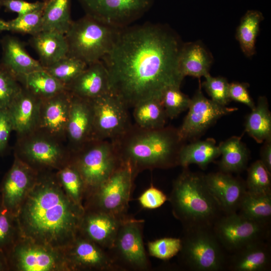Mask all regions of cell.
<instances>
[{
	"mask_svg": "<svg viewBox=\"0 0 271 271\" xmlns=\"http://www.w3.org/2000/svg\"><path fill=\"white\" fill-rule=\"evenodd\" d=\"M183 43L169 26L146 23L120 28L103 57L110 91L128 109L143 100H161L170 87H180L184 77L178 68Z\"/></svg>",
	"mask_w": 271,
	"mask_h": 271,
	"instance_id": "1",
	"label": "cell"
},
{
	"mask_svg": "<svg viewBox=\"0 0 271 271\" xmlns=\"http://www.w3.org/2000/svg\"><path fill=\"white\" fill-rule=\"evenodd\" d=\"M84 212L66 195L55 172H46L39 173L17 217L22 237L63 249L78 234Z\"/></svg>",
	"mask_w": 271,
	"mask_h": 271,
	"instance_id": "2",
	"label": "cell"
},
{
	"mask_svg": "<svg viewBox=\"0 0 271 271\" xmlns=\"http://www.w3.org/2000/svg\"><path fill=\"white\" fill-rule=\"evenodd\" d=\"M111 141L121 162L128 164L136 176L144 170L178 166L179 152L185 143L173 126L146 129L134 123Z\"/></svg>",
	"mask_w": 271,
	"mask_h": 271,
	"instance_id": "3",
	"label": "cell"
},
{
	"mask_svg": "<svg viewBox=\"0 0 271 271\" xmlns=\"http://www.w3.org/2000/svg\"><path fill=\"white\" fill-rule=\"evenodd\" d=\"M172 212L184 228L212 227L225 214L219 202L209 189L205 175L183 168L173 181L168 199Z\"/></svg>",
	"mask_w": 271,
	"mask_h": 271,
	"instance_id": "4",
	"label": "cell"
},
{
	"mask_svg": "<svg viewBox=\"0 0 271 271\" xmlns=\"http://www.w3.org/2000/svg\"><path fill=\"white\" fill-rule=\"evenodd\" d=\"M119 29L87 15L72 21L65 34L68 46L67 56L87 65L101 61L111 49Z\"/></svg>",
	"mask_w": 271,
	"mask_h": 271,
	"instance_id": "5",
	"label": "cell"
},
{
	"mask_svg": "<svg viewBox=\"0 0 271 271\" xmlns=\"http://www.w3.org/2000/svg\"><path fill=\"white\" fill-rule=\"evenodd\" d=\"M17 137L14 155L39 173L56 172L70 163L71 151L63 142L37 130Z\"/></svg>",
	"mask_w": 271,
	"mask_h": 271,
	"instance_id": "6",
	"label": "cell"
},
{
	"mask_svg": "<svg viewBox=\"0 0 271 271\" xmlns=\"http://www.w3.org/2000/svg\"><path fill=\"white\" fill-rule=\"evenodd\" d=\"M179 253L181 263L194 271H219L226 268L227 257L212 227L184 228Z\"/></svg>",
	"mask_w": 271,
	"mask_h": 271,
	"instance_id": "7",
	"label": "cell"
},
{
	"mask_svg": "<svg viewBox=\"0 0 271 271\" xmlns=\"http://www.w3.org/2000/svg\"><path fill=\"white\" fill-rule=\"evenodd\" d=\"M136 177L130 165L122 163L105 180L85 195L84 209L127 216Z\"/></svg>",
	"mask_w": 271,
	"mask_h": 271,
	"instance_id": "8",
	"label": "cell"
},
{
	"mask_svg": "<svg viewBox=\"0 0 271 271\" xmlns=\"http://www.w3.org/2000/svg\"><path fill=\"white\" fill-rule=\"evenodd\" d=\"M70 163L84 181L85 196L105 180L122 162L112 141L92 140L71 151Z\"/></svg>",
	"mask_w": 271,
	"mask_h": 271,
	"instance_id": "9",
	"label": "cell"
},
{
	"mask_svg": "<svg viewBox=\"0 0 271 271\" xmlns=\"http://www.w3.org/2000/svg\"><path fill=\"white\" fill-rule=\"evenodd\" d=\"M144 220L127 216L111 249L107 250L120 270H147L151 264L143 240Z\"/></svg>",
	"mask_w": 271,
	"mask_h": 271,
	"instance_id": "10",
	"label": "cell"
},
{
	"mask_svg": "<svg viewBox=\"0 0 271 271\" xmlns=\"http://www.w3.org/2000/svg\"><path fill=\"white\" fill-rule=\"evenodd\" d=\"M212 230L223 247L232 253L252 242L267 240L270 224L259 222L236 212L221 216Z\"/></svg>",
	"mask_w": 271,
	"mask_h": 271,
	"instance_id": "11",
	"label": "cell"
},
{
	"mask_svg": "<svg viewBox=\"0 0 271 271\" xmlns=\"http://www.w3.org/2000/svg\"><path fill=\"white\" fill-rule=\"evenodd\" d=\"M9 271H68L62 249L22 237L7 257Z\"/></svg>",
	"mask_w": 271,
	"mask_h": 271,
	"instance_id": "12",
	"label": "cell"
},
{
	"mask_svg": "<svg viewBox=\"0 0 271 271\" xmlns=\"http://www.w3.org/2000/svg\"><path fill=\"white\" fill-rule=\"evenodd\" d=\"M89 100L93 113V140L112 141L132 124L129 109L111 92Z\"/></svg>",
	"mask_w": 271,
	"mask_h": 271,
	"instance_id": "13",
	"label": "cell"
},
{
	"mask_svg": "<svg viewBox=\"0 0 271 271\" xmlns=\"http://www.w3.org/2000/svg\"><path fill=\"white\" fill-rule=\"evenodd\" d=\"M88 15L117 28L130 25L142 18L154 0H77Z\"/></svg>",
	"mask_w": 271,
	"mask_h": 271,
	"instance_id": "14",
	"label": "cell"
},
{
	"mask_svg": "<svg viewBox=\"0 0 271 271\" xmlns=\"http://www.w3.org/2000/svg\"><path fill=\"white\" fill-rule=\"evenodd\" d=\"M201 86L191 98L188 112L178 128L179 137L184 142L197 140L219 118L237 110L236 107L222 106L207 98Z\"/></svg>",
	"mask_w": 271,
	"mask_h": 271,
	"instance_id": "15",
	"label": "cell"
},
{
	"mask_svg": "<svg viewBox=\"0 0 271 271\" xmlns=\"http://www.w3.org/2000/svg\"><path fill=\"white\" fill-rule=\"evenodd\" d=\"M62 250L68 271L120 270L107 250L79 234Z\"/></svg>",
	"mask_w": 271,
	"mask_h": 271,
	"instance_id": "16",
	"label": "cell"
},
{
	"mask_svg": "<svg viewBox=\"0 0 271 271\" xmlns=\"http://www.w3.org/2000/svg\"><path fill=\"white\" fill-rule=\"evenodd\" d=\"M38 176V172L14 156L13 164L0 184L2 206L17 216Z\"/></svg>",
	"mask_w": 271,
	"mask_h": 271,
	"instance_id": "17",
	"label": "cell"
},
{
	"mask_svg": "<svg viewBox=\"0 0 271 271\" xmlns=\"http://www.w3.org/2000/svg\"><path fill=\"white\" fill-rule=\"evenodd\" d=\"M72 94L66 89L41 100L36 130L62 142H66V130Z\"/></svg>",
	"mask_w": 271,
	"mask_h": 271,
	"instance_id": "18",
	"label": "cell"
},
{
	"mask_svg": "<svg viewBox=\"0 0 271 271\" xmlns=\"http://www.w3.org/2000/svg\"><path fill=\"white\" fill-rule=\"evenodd\" d=\"M127 216L119 217L84 209L78 234L108 250L112 247L118 229Z\"/></svg>",
	"mask_w": 271,
	"mask_h": 271,
	"instance_id": "19",
	"label": "cell"
},
{
	"mask_svg": "<svg viewBox=\"0 0 271 271\" xmlns=\"http://www.w3.org/2000/svg\"><path fill=\"white\" fill-rule=\"evenodd\" d=\"M93 113L89 100L72 95L66 130V142L71 151L92 140Z\"/></svg>",
	"mask_w": 271,
	"mask_h": 271,
	"instance_id": "20",
	"label": "cell"
},
{
	"mask_svg": "<svg viewBox=\"0 0 271 271\" xmlns=\"http://www.w3.org/2000/svg\"><path fill=\"white\" fill-rule=\"evenodd\" d=\"M205 179L225 214L237 212L247 191L245 183L221 171L205 175Z\"/></svg>",
	"mask_w": 271,
	"mask_h": 271,
	"instance_id": "21",
	"label": "cell"
},
{
	"mask_svg": "<svg viewBox=\"0 0 271 271\" xmlns=\"http://www.w3.org/2000/svg\"><path fill=\"white\" fill-rule=\"evenodd\" d=\"M65 87L72 95L87 100L109 92V75L104 64L99 61L87 65Z\"/></svg>",
	"mask_w": 271,
	"mask_h": 271,
	"instance_id": "22",
	"label": "cell"
},
{
	"mask_svg": "<svg viewBox=\"0 0 271 271\" xmlns=\"http://www.w3.org/2000/svg\"><path fill=\"white\" fill-rule=\"evenodd\" d=\"M41 100L22 86L7 109L17 137L27 134L36 129Z\"/></svg>",
	"mask_w": 271,
	"mask_h": 271,
	"instance_id": "23",
	"label": "cell"
},
{
	"mask_svg": "<svg viewBox=\"0 0 271 271\" xmlns=\"http://www.w3.org/2000/svg\"><path fill=\"white\" fill-rule=\"evenodd\" d=\"M266 240L249 244L231 253L226 268L232 271H266L270 269V246Z\"/></svg>",
	"mask_w": 271,
	"mask_h": 271,
	"instance_id": "24",
	"label": "cell"
},
{
	"mask_svg": "<svg viewBox=\"0 0 271 271\" xmlns=\"http://www.w3.org/2000/svg\"><path fill=\"white\" fill-rule=\"evenodd\" d=\"M3 53L2 64L19 81L32 72L44 69L39 61L32 58L23 43L17 38L7 36L1 41Z\"/></svg>",
	"mask_w": 271,
	"mask_h": 271,
	"instance_id": "25",
	"label": "cell"
},
{
	"mask_svg": "<svg viewBox=\"0 0 271 271\" xmlns=\"http://www.w3.org/2000/svg\"><path fill=\"white\" fill-rule=\"evenodd\" d=\"M213 61L210 52L200 41L183 43L178 58V68L182 75L200 79L210 74Z\"/></svg>",
	"mask_w": 271,
	"mask_h": 271,
	"instance_id": "26",
	"label": "cell"
},
{
	"mask_svg": "<svg viewBox=\"0 0 271 271\" xmlns=\"http://www.w3.org/2000/svg\"><path fill=\"white\" fill-rule=\"evenodd\" d=\"M29 43L37 52L44 68L53 65L68 54L66 37L58 32L42 31L32 36Z\"/></svg>",
	"mask_w": 271,
	"mask_h": 271,
	"instance_id": "27",
	"label": "cell"
},
{
	"mask_svg": "<svg viewBox=\"0 0 271 271\" xmlns=\"http://www.w3.org/2000/svg\"><path fill=\"white\" fill-rule=\"evenodd\" d=\"M220 156L218 145L214 139L196 140L190 144H184L181 148L178 157L179 166L187 168L191 164H196L205 169Z\"/></svg>",
	"mask_w": 271,
	"mask_h": 271,
	"instance_id": "28",
	"label": "cell"
},
{
	"mask_svg": "<svg viewBox=\"0 0 271 271\" xmlns=\"http://www.w3.org/2000/svg\"><path fill=\"white\" fill-rule=\"evenodd\" d=\"M221 156L218 165L220 171L239 173L247 167L249 151L241 141V137L232 136L218 145Z\"/></svg>",
	"mask_w": 271,
	"mask_h": 271,
	"instance_id": "29",
	"label": "cell"
},
{
	"mask_svg": "<svg viewBox=\"0 0 271 271\" xmlns=\"http://www.w3.org/2000/svg\"><path fill=\"white\" fill-rule=\"evenodd\" d=\"M244 130L259 144L271 139V113L266 97L259 96L255 107L246 116Z\"/></svg>",
	"mask_w": 271,
	"mask_h": 271,
	"instance_id": "30",
	"label": "cell"
},
{
	"mask_svg": "<svg viewBox=\"0 0 271 271\" xmlns=\"http://www.w3.org/2000/svg\"><path fill=\"white\" fill-rule=\"evenodd\" d=\"M42 15V31L65 34L72 20L71 0H44Z\"/></svg>",
	"mask_w": 271,
	"mask_h": 271,
	"instance_id": "31",
	"label": "cell"
},
{
	"mask_svg": "<svg viewBox=\"0 0 271 271\" xmlns=\"http://www.w3.org/2000/svg\"><path fill=\"white\" fill-rule=\"evenodd\" d=\"M262 14L258 10H248L241 17L235 37L244 55L250 58L255 53V42L259 31Z\"/></svg>",
	"mask_w": 271,
	"mask_h": 271,
	"instance_id": "32",
	"label": "cell"
},
{
	"mask_svg": "<svg viewBox=\"0 0 271 271\" xmlns=\"http://www.w3.org/2000/svg\"><path fill=\"white\" fill-rule=\"evenodd\" d=\"M132 108L137 125L146 129H157L165 126L168 117L161 99H148L138 103Z\"/></svg>",
	"mask_w": 271,
	"mask_h": 271,
	"instance_id": "33",
	"label": "cell"
},
{
	"mask_svg": "<svg viewBox=\"0 0 271 271\" xmlns=\"http://www.w3.org/2000/svg\"><path fill=\"white\" fill-rule=\"evenodd\" d=\"M19 82L41 99L52 97L66 89L63 83L44 69L30 73L22 77Z\"/></svg>",
	"mask_w": 271,
	"mask_h": 271,
	"instance_id": "34",
	"label": "cell"
},
{
	"mask_svg": "<svg viewBox=\"0 0 271 271\" xmlns=\"http://www.w3.org/2000/svg\"><path fill=\"white\" fill-rule=\"evenodd\" d=\"M238 213L252 220L270 224L271 193L256 194L246 191Z\"/></svg>",
	"mask_w": 271,
	"mask_h": 271,
	"instance_id": "35",
	"label": "cell"
},
{
	"mask_svg": "<svg viewBox=\"0 0 271 271\" xmlns=\"http://www.w3.org/2000/svg\"><path fill=\"white\" fill-rule=\"evenodd\" d=\"M56 177L66 195L74 203L82 206L85 194L84 181L70 163L55 172Z\"/></svg>",
	"mask_w": 271,
	"mask_h": 271,
	"instance_id": "36",
	"label": "cell"
},
{
	"mask_svg": "<svg viewBox=\"0 0 271 271\" xmlns=\"http://www.w3.org/2000/svg\"><path fill=\"white\" fill-rule=\"evenodd\" d=\"M22 237L16 216L0 207V253L7 258Z\"/></svg>",
	"mask_w": 271,
	"mask_h": 271,
	"instance_id": "37",
	"label": "cell"
},
{
	"mask_svg": "<svg viewBox=\"0 0 271 271\" xmlns=\"http://www.w3.org/2000/svg\"><path fill=\"white\" fill-rule=\"evenodd\" d=\"M84 62L67 56L44 69L65 86L75 79L87 67Z\"/></svg>",
	"mask_w": 271,
	"mask_h": 271,
	"instance_id": "38",
	"label": "cell"
},
{
	"mask_svg": "<svg viewBox=\"0 0 271 271\" xmlns=\"http://www.w3.org/2000/svg\"><path fill=\"white\" fill-rule=\"evenodd\" d=\"M270 173L260 160L255 161L247 170L245 182L247 190L256 194H270Z\"/></svg>",
	"mask_w": 271,
	"mask_h": 271,
	"instance_id": "39",
	"label": "cell"
},
{
	"mask_svg": "<svg viewBox=\"0 0 271 271\" xmlns=\"http://www.w3.org/2000/svg\"><path fill=\"white\" fill-rule=\"evenodd\" d=\"M44 5L39 9L18 15L16 18L7 21L9 31L31 36L41 32Z\"/></svg>",
	"mask_w": 271,
	"mask_h": 271,
	"instance_id": "40",
	"label": "cell"
},
{
	"mask_svg": "<svg viewBox=\"0 0 271 271\" xmlns=\"http://www.w3.org/2000/svg\"><path fill=\"white\" fill-rule=\"evenodd\" d=\"M161 102L168 118L173 119L188 109L191 98L183 93L180 87H170L163 93Z\"/></svg>",
	"mask_w": 271,
	"mask_h": 271,
	"instance_id": "41",
	"label": "cell"
},
{
	"mask_svg": "<svg viewBox=\"0 0 271 271\" xmlns=\"http://www.w3.org/2000/svg\"><path fill=\"white\" fill-rule=\"evenodd\" d=\"M22 88L18 80L0 64V109H8Z\"/></svg>",
	"mask_w": 271,
	"mask_h": 271,
	"instance_id": "42",
	"label": "cell"
},
{
	"mask_svg": "<svg viewBox=\"0 0 271 271\" xmlns=\"http://www.w3.org/2000/svg\"><path fill=\"white\" fill-rule=\"evenodd\" d=\"M202 83L207 93L214 102L226 106L231 101L228 93L229 83L223 77H213L210 74L205 77Z\"/></svg>",
	"mask_w": 271,
	"mask_h": 271,
	"instance_id": "43",
	"label": "cell"
},
{
	"mask_svg": "<svg viewBox=\"0 0 271 271\" xmlns=\"http://www.w3.org/2000/svg\"><path fill=\"white\" fill-rule=\"evenodd\" d=\"M181 247L182 241L179 238L164 237L148 243L149 254L162 260L169 259L178 254Z\"/></svg>",
	"mask_w": 271,
	"mask_h": 271,
	"instance_id": "44",
	"label": "cell"
},
{
	"mask_svg": "<svg viewBox=\"0 0 271 271\" xmlns=\"http://www.w3.org/2000/svg\"><path fill=\"white\" fill-rule=\"evenodd\" d=\"M168 199L163 192L151 185L140 195L139 201L143 208L154 209L161 206Z\"/></svg>",
	"mask_w": 271,
	"mask_h": 271,
	"instance_id": "45",
	"label": "cell"
},
{
	"mask_svg": "<svg viewBox=\"0 0 271 271\" xmlns=\"http://www.w3.org/2000/svg\"><path fill=\"white\" fill-rule=\"evenodd\" d=\"M248 83L232 82L229 83L228 93L231 101L242 103L248 106L250 109H253L255 104L250 95L248 88Z\"/></svg>",
	"mask_w": 271,
	"mask_h": 271,
	"instance_id": "46",
	"label": "cell"
},
{
	"mask_svg": "<svg viewBox=\"0 0 271 271\" xmlns=\"http://www.w3.org/2000/svg\"><path fill=\"white\" fill-rule=\"evenodd\" d=\"M14 131L12 121L7 109H0V157L7 151L11 133Z\"/></svg>",
	"mask_w": 271,
	"mask_h": 271,
	"instance_id": "47",
	"label": "cell"
},
{
	"mask_svg": "<svg viewBox=\"0 0 271 271\" xmlns=\"http://www.w3.org/2000/svg\"><path fill=\"white\" fill-rule=\"evenodd\" d=\"M44 3V1L31 3L24 0H3L2 7L5 8L6 12L21 15L41 8Z\"/></svg>",
	"mask_w": 271,
	"mask_h": 271,
	"instance_id": "48",
	"label": "cell"
},
{
	"mask_svg": "<svg viewBox=\"0 0 271 271\" xmlns=\"http://www.w3.org/2000/svg\"><path fill=\"white\" fill-rule=\"evenodd\" d=\"M260 151V161L271 173V139L266 140Z\"/></svg>",
	"mask_w": 271,
	"mask_h": 271,
	"instance_id": "49",
	"label": "cell"
},
{
	"mask_svg": "<svg viewBox=\"0 0 271 271\" xmlns=\"http://www.w3.org/2000/svg\"><path fill=\"white\" fill-rule=\"evenodd\" d=\"M0 271H9L6 257L0 253Z\"/></svg>",
	"mask_w": 271,
	"mask_h": 271,
	"instance_id": "50",
	"label": "cell"
},
{
	"mask_svg": "<svg viewBox=\"0 0 271 271\" xmlns=\"http://www.w3.org/2000/svg\"><path fill=\"white\" fill-rule=\"evenodd\" d=\"M3 31H9L8 23L0 19V32Z\"/></svg>",
	"mask_w": 271,
	"mask_h": 271,
	"instance_id": "51",
	"label": "cell"
},
{
	"mask_svg": "<svg viewBox=\"0 0 271 271\" xmlns=\"http://www.w3.org/2000/svg\"><path fill=\"white\" fill-rule=\"evenodd\" d=\"M2 206V200H1V197L0 195V207Z\"/></svg>",
	"mask_w": 271,
	"mask_h": 271,
	"instance_id": "52",
	"label": "cell"
},
{
	"mask_svg": "<svg viewBox=\"0 0 271 271\" xmlns=\"http://www.w3.org/2000/svg\"><path fill=\"white\" fill-rule=\"evenodd\" d=\"M3 0H0V7H2V3Z\"/></svg>",
	"mask_w": 271,
	"mask_h": 271,
	"instance_id": "53",
	"label": "cell"
}]
</instances>
